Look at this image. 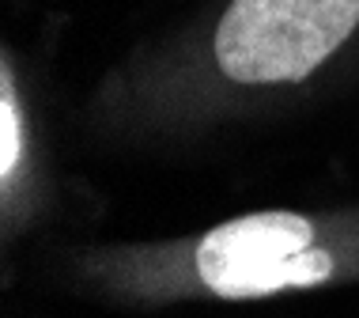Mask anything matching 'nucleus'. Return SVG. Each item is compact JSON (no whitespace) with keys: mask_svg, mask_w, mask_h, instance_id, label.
I'll list each match as a JSON object with an SVG mask.
<instances>
[{"mask_svg":"<svg viewBox=\"0 0 359 318\" xmlns=\"http://www.w3.org/2000/svg\"><path fill=\"white\" fill-rule=\"evenodd\" d=\"M359 23V0H235L216 31V61L238 84L303 80Z\"/></svg>","mask_w":359,"mask_h":318,"instance_id":"nucleus-1","label":"nucleus"},{"mask_svg":"<svg viewBox=\"0 0 359 318\" xmlns=\"http://www.w3.org/2000/svg\"><path fill=\"white\" fill-rule=\"evenodd\" d=\"M310 239L314 227L295 212H254L208 231L197 246V273L223 300L318 284L333 273V258Z\"/></svg>","mask_w":359,"mask_h":318,"instance_id":"nucleus-2","label":"nucleus"},{"mask_svg":"<svg viewBox=\"0 0 359 318\" xmlns=\"http://www.w3.org/2000/svg\"><path fill=\"white\" fill-rule=\"evenodd\" d=\"M0 121H4V152H0V171L12 175L19 159V110L12 99V84L4 76V95H0Z\"/></svg>","mask_w":359,"mask_h":318,"instance_id":"nucleus-3","label":"nucleus"}]
</instances>
